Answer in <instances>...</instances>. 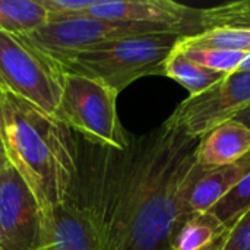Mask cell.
<instances>
[{"mask_svg":"<svg viewBox=\"0 0 250 250\" xmlns=\"http://www.w3.org/2000/svg\"><path fill=\"white\" fill-rule=\"evenodd\" d=\"M76 139L75 188L94 215L103 250H171L201 171L195 157L199 139L167 120L132 135L125 149Z\"/></svg>","mask_w":250,"mask_h":250,"instance_id":"1","label":"cell"},{"mask_svg":"<svg viewBox=\"0 0 250 250\" xmlns=\"http://www.w3.org/2000/svg\"><path fill=\"white\" fill-rule=\"evenodd\" d=\"M0 148L32 192L45 231L75 188L78 139L53 114L0 88Z\"/></svg>","mask_w":250,"mask_h":250,"instance_id":"2","label":"cell"},{"mask_svg":"<svg viewBox=\"0 0 250 250\" xmlns=\"http://www.w3.org/2000/svg\"><path fill=\"white\" fill-rule=\"evenodd\" d=\"M180 38L177 34L123 37L76 53L62 67L100 81L120 94L141 78L163 75L164 63Z\"/></svg>","mask_w":250,"mask_h":250,"instance_id":"3","label":"cell"},{"mask_svg":"<svg viewBox=\"0 0 250 250\" xmlns=\"http://www.w3.org/2000/svg\"><path fill=\"white\" fill-rule=\"evenodd\" d=\"M117 97L119 94L103 82L64 70L54 117L89 144L125 149L132 135L119 119Z\"/></svg>","mask_w":250,"mask_h":250,"instance_id":"4","label":"cell"},{"mask_svg":"<svg viewBox=\"0 0 250 250\" xmlns=\"http://www.w3.org/2000/svg\"><path fill=\"white\" fill-rule=\"evenodd\" d=\"M63 75L62 64L26 37L0 31V88L54 116Z\"/></svg>","mask_w":250,"mask_h":250,"instance_id":"5","label":"cell"},{"mask_svg":"<svg viewBox=\"0 0 250 250\" xmlns=\"http://www.w3.org/2000/svg\"><path fill=\"white\" fill-rule=\"evenodd\" d=\"M144 34L182 35L177 29L168 26L104 21L82 15L48 21L47 25L26 35V38L62 64L76 53H81L98 44L123 37Z\"/></svg>","mask_w":250,"mask_h":250,"instance_id":"6","label":"cell"},{"mask_svg":"<svg viewBox=\"0 0 250 250\" xmlns=\"http://www.w3.org/2000/svg\"><path fill=\"white\" fill-rule=\"evenodd\" d=\"M250 105V72H236L198 95L183 100L167 119L188 136L201 139Z\"/></svg>","mask_w":250,"mask_h":250,"instance_id":"7","label":"cell"},{"mask_svg":"<svg viewBox=\"0 0 250 250\" xmlns=\"http://www.w3.org/2000/svg\"><path fill=\"white\" fill-rule=\"evenodd\" d=\"M42 233V215L32 192L6 163L0 173V250H37Z\"/></svg>","mask_w":250,"mask_h":250,"instance_id":"8","label":"cell"},{"mask_svg":"<svg viewBox=\"0 0 250 250\" xmlns=\"http://www.w3.org/2000/svg\"><path fill=\"white\" fill-rule=\"evenodd\" d=\"M86 15L104 21L168 26L183 37L202 32L201 9L171 0H97Z\"/></svg>","mask_w":250,"mask_h":250,"instance_id":"9","label":"cell"},{"mask_svg":"<svg viewBox=\"0 0 250 250\" xmlns=\"http://www.w3.org/2000/svg\"><path fill=\"white\" fill-rule=\"evenodd\" d=\"M37 250H103L94 215L76 188L67 201L54 209Z\"/></svg>","mask_w":250,"mask_h":250,"instance_id":"10","label":"cell"},{"mask_svg":"<svg viewBox=\"0 0 250 250\" xmlns=\"http://www.w3.org/2000/svg\"><path fill=\"white\" fill-rule=\"evenodd\" d=\"M250 154V127L233 119L202 136L196 146V164L209 171L233 164Z\"/></svg>","mask_w":250,"mask_h":250,"instance_id":"11","label":"cell"},{"mask_svg":"<svg viewBox=\"0 0 250 250\" xmlns=\"http://www.w3.org/2000/svg\"><path fill=\"white\" fill-rule=\"evenodd\" d=\"M249 171L250 154L229 166L209 171L201 170L188 193V215L212 209Z\"/></svg>","mask_w":250,"mask_h":250,"instance_id":"12","label":"cell"},{"mask_svg":"<svg viewBox=\"0 0 250 250\" xmlns=\"http://www.w3.org/2000/svg\"><path fill=\"white\" fill-rule=\"evenodd\" d=\"M229 231L209 211L189 214L174 233L171 250H220Z\"/></svg>","mask_w":250,"mask_h":250,"instance_id":"13","label":"cell"},{"mask_svg":"<svg viewBox=\"0 0 250 250\" xmlns=\"http://www.w3.org/2000/svg\"><path fill=\"white\" fill-rule=\"evenodd\" d=\"M163 76H167L180 83L189 91V95H198L220 82L227 75L195 63L176 44L164 63Z\"/></svg>","mask_w":250,"mask_h":250,"instance_id":"14","label":"cell"},{"mask_svg":"<svg viewBox=\"0 0 250 250\" xmlns=\"http://www.w3.org/2000/svg\"><path fill=\"white\" fill-rule=\"evenodd\" d=\"M48 22L40 0H0V31L26 37Z\"/></svg>","mask_w":250,"mask_h":250,"instance_id":"15","label":"cell"},{"mask_svg":"<svg viewBox=\"0 0 250 250\" xmlns=\"http://www.w3.org/2000/svg\"><path fill=\"white\" fill-rule=\"evenodd\" d=\"M180 48H220L230 51L250 53V29L215 28L195 35L182 37L177 42Z\"/></svg>","mask_w":250,"mask_h":250,"instance_id":"16","label":"cell"},{"mask_svg":"<svg viewBox=\"0 0 250 250\" xmlns=\"http://www.w3.org/2000/svg\"><path fill=\"white\" fill-rule=\"evenodd\" d=\"M201 26L202 31L215 28L250 29V0L201 9Z\"/></svg>","mask_w":250,"mask_h":250,"instance_id":"17","label":"cell"},{"mask_svg":"<svg viewBox=\"0 0 250 250\" xmlns=\"http://www.w3.org/2000/svg\"><path fill=\"white\" fill-rule=\"evenodd\" d=\"M250 209V171L212 208V212L229 230Z\"/></svg>","mask_w":250,"mask_h":250,"instance_id":"18","label":"cell"},{"mask_svg":"<svg viewBox=\"0 0 250 250\" xmlns=\"http://www.w3.org/2000/svg\"><path fill=\"white\" fill-rule=\"evenodd\" d=\"M182 50L195 63H198L207 69L224 73V75L236 73L239 70L240 64L245 62V59L249 54V53L220 50V48H186V50L182 48Z\"/></svg>","mask_w":250,"mask_h":250,"instance_id":"19","label":"cell"},{"mask_svg":"<svg viewBox=\"0 0 250 250\" xmlns=\"http://www.w3.org/2000/svg\"><path fill=\"white\" fill-rule=\"evenodd\" d=\"M48 13V21L86 15L97 0H40Z\"/></svg>","mask_w":250,"mask_h":250,"instance_id":"20","label":"cell"},{"mask_svg":"<svg viewBox=\"0 0 250 250\" xmlns=\"http://www.w3.org/2000/svg\"><path fill=\"white\" fill-rule=\"evenodd\" d=\"M220 250H250V209L230 229Z\"/></svg>","mask_w":250,"mask_h":250,"instance_id":"21","label":"cell"},{"mask_svg":"<svg viewBox=\"0 0 250 250\" xmlns=\"http://www.w3.org/2000/svg\"><path fill=\"white\" fill-rule=\"evenodd\" d=\"M236 120L242 122L243 125H246L248 127H250V105L248 107V108H245L242 113H239V114H237Z\"/></svg>","mask_w":250,"mask_h":250,"instance_id":"22","label":"cell"},{"mask_svg":"<svg viewBox=\"0 0 250 250\" xmlns=\"http://www.w3.org/2000/svg\"><path fill=\"white\" fill-rule=\"evenodd\" d=\"M237 72H250V53L248 54V57L245 59V62L240 64V67H239Z\"/></svg>","mask_w":250,"mask_h":250,"instance_id":"23","label":"cell"},{"mask_svg":"<svg viewBox=\"0 0 250 250\" xmlns=\"http://www.w3.org/2000/svg\"><path fill=\"white\" fill-rule=\"evenodd\" d=\"M4 164H6V158H4V154H3V151L0 148V173H1V170L4 167Z\"/></svg>","mask_w":250,"mask_h":250,"instance_id":"24","label":"cell"}]
</instances>
